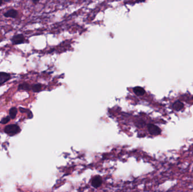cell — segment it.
Segmentation results:
<instances>
[{"label":"cell","instance_id":"17","mask_svg":"<svg viewBox=\"0 0 193 192\" xmlns=\"http://www.w3.org/2000/svg\"><path fill=\"white\" fill-rule=\"evenodd\" d=\"M3 1H4L5 2H10L12 0H3Z\"/></svg>","mask_w":193,"mask_h":192},{"label":"cell","instance_id":"1","mask_svg":"<svg viewBox=\"0 0 193 192\" xmlns=\"http://www.w3.org/2000/svg\"><path fill=\"white\" fill-rule=\"evenodd\" d=\"M4 132L9 137H13L21 131V128L17 124H10L5 127Z\"/></svg>","mask_w":193,"mask_h":192},{"label":"cell","instance_id":"12","mask_svg":"<svg viewBox=\"0 0 193 192\" xmlns=\"http://www.w3.org/2000/svg\"><path fill=\"white\" fill-rule=\"evenodd\" d=\"M10 117L9 115L8 116H6L4 118H2L1 120L0 121V124H7L9 122H10Z\"/></svg>","mask_w":193,"mask_h":192},{"label":"cell","instance_id":"3","mask_svg":"<svg viewBox=\"0 0 193 192\" xmlns=\"http://www.w3.org/2000/svg\"><path fill=\"white\" fill-rule=\"evenodd\" d=\"M147 130L149 132L151 135H160L162 130L161 129L159 128L158 126L155 125L154 124H148L147 126Z\"/></svg>","mask_w":193,"mask_h":192},{"label":"cell","instance_id":"11","mask_svg":"<svg viewBox=\"0 0 193 192\" xmlns=\"http://www.w3.org/2000/svg\"><path fill=\"white\" fill-rule=\"evenodd\" d=\"M31 89L34 93H38L42 89V85L41 83H36L31 86Z\"/></svg>","mask_w":193,"mask_h":192},{"label":"cell","instance_id":"7","mask_svg":"<svg viewBox=\"0 0 193 192\" xmlns=\"http://www.w3.org/2000/svg\"><path fill=\"white\" fill-rule=\"evenodd\" d=\"M184 107V104L180 100H176L172 105V108L176 111H180Z\"/></svg>","mask_w":193,"mask_h":192},{"label":"cell","instance_id":"16","mask_svg":"<svg viewBox=\"0 0 193 192\" xmlns=\"http://www.w3.org/2000/svg\"><path fill=\"white\" fill-rule=\"evenodd\" d=\"M3 4V0H0V6Z\"/></svg>","mask_w":193,"mask_h":192},{"label":"cell","instance_id":"5","mask_svg":"<svg viewBox=\"0 0 193 192\" xmlns=\"http://www.w3.org/2000/svg\"><path fill=\"white\" fill-rule=\"evenodd\" d=\"M18 15V11L14 9H11L4 13V16L7 18L16 19Z\"/></svg>","mask_w":193,"mask_h":192},{"label":"cell","instance_id":"6","mask_svg":"<svg viewBox=\"0 0 193 192\" xmlns=\"http://www.w3.org/2000/svg\"><path fill=\"white\" fill-rule=\"evenodd\" d=\"M102 183V178L99 176L94 177L92 181V185L95 188H98L101 185Z\"/></svg>","mask_w":193,"mask_h":192},{"label":"cell","instance_id":"9","mask_svg":"<svg viewBox=\"0 0 193 192\" xmlns=\"http://www.w3.org/2000/svg\"><path fill=\"white\" fill-rule=\"evenodd\" d=\"M133 92L137 96H142L145 94V89L140 86H137V87H134L133 88Z\"/></svg>","mask_w":193,"mask_h":192},{"label":"cell","instance_id":"14","mask_svg":"<svg viewBox=\"0 0 193 192\" xmlns=\"http://www.w3.org/2000/svg\"><path fill=\"white\" fill-rule=\"evenodd\" d=\"M40 1V0H32V2L34 4H37Z\"/></svg>","mask_w":193,"mask_h":192},{"label":"cell","instance_id":"15","mask_svg":"<svg viewBox=\"0 0 193 192\" xmlns=\"http://www.w3.org/2000/svg\"><path fill=\"white\" fill-rule=\"evenodd\" d=\"M137 1V2H143V1H145V0H136Z\"/></svg>","mask_w":193,"mask_h":192},{"label":"cell","instance_id":"8","mask_svg":"<svg viewBox=\"0 0 193 192\" xmlns=\"http://www.w3.org/2000/svg\"><path fill=\"white\" fill-rule=\"evenodd\" d=\"M31 90V86L27 82H23L19 84L18 87V90H25L30 91Z\"/></svg>","mask_w":193,"mask_h":192},{"label":"cell","instance_id":"4","mask_svg":"<svg viewBox=\"0 0 193 192\" xmlns=\"http://www.w3.org/2000/svg\"><path fill=\"white\" fill-rule=\"evenodd\" d=\"M11 78V74L8 73L0 72V85L4 84Z\"/></svg>","mask_w":193,"mask_h":192},{"label":"cell","instance_id":"2","mask_svg":"<svg viewBox=\"0 0 193 192\" xmlns=\"http://www.w3.org/2000/svg\"><path fill=\"white\" fill-rule=\"evenodd\" d=\"M10 41L13 45H20L25 42L26 39L23 34H17L14 35L10 39Z\"/></svg>","mask_w":193,"mask_h":192},{"label":"cell","instance_id":"10","mask_svg":"<svg viewBox=\"0 0 193 192\" xmlns=\"http://www.w3.org/2000/svg\"><path fill=\"white\" fill-rule=\"evenodd\" d=\"M18 109L15 107H13L9 110V116L11 119H14L17 115Z\"/></svg>","mask_w":193,"mask_h":192},{"label":"cell","instance_id":"13","mask_svg":"<svg viewBox=\"0 0 193 192\" xmlns=\"http://www.w3.org/2000/svg\"><path fill=\"white\" fill-rule=\"evenodd\" d=\"M19 111L21 112L22 113H27V114H28L31 112L29 109H26V108H21V107H20V108H19Z\"/></svg>","mask_w":193,"mask_h":192}]
</instances>
